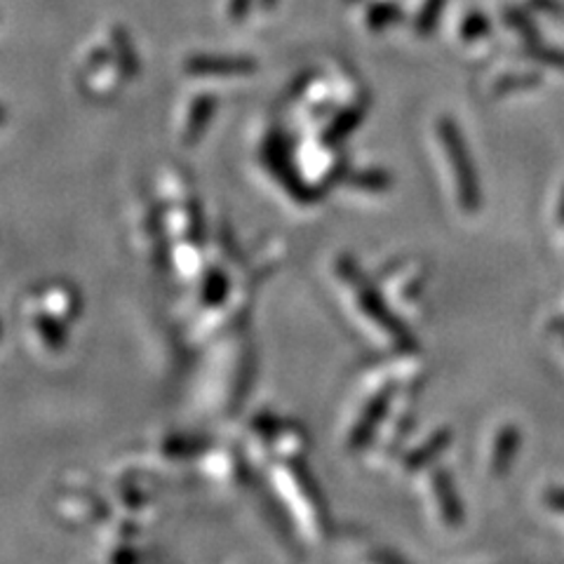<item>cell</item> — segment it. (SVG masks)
I'll return each mask as SVG.
<instances>
[{"label": "cell", "mask_w": 564, "mask_h": 564, "mask_svg": "<svg viewBox=\"0 0 564 564\" xmlns=\"http://www.w3.org/2000/svg\"><path fill=\"white\" fill-rule=\"evenodd\" d=\"M440 137H443L445 151L449 155V161L456 172V184H458V200H462L464 209L475 212L480 207V184H478V174H475L470 155L464 147V139L458 134L454 122H443L440 128Z\"/></svg>", "instance_id": "cell-1"}, {"label": "cell", "mask_w": 564, "mask_h": 564, "mask_svg": "<svg viewBox=\"0 0 564 564\" xmlns=\"http://www.w3.org/2000/svg\"><path fill=\"white\" fill-rule=\"evenodd\" d=\"M518 447H520V433H518V429L516 426L501 429L497 443H494V454H491V462H489L491 475H497V478H501V475L508 473L510 464H513V458L518 454Z\"/></svg>", "instance_id": "cell-2"}, {"label": "cell", "mask_w": 564, "mask_h": 564, "mask_svg": "<svg viewBox=\"0 0 564 564\" xmlns=\"http://www.w3.org/2000/svg\"><path fill=\"white\" fill-rule=\"evenodd\" d=\"M435 485H437V497H440V506H443L445 520L449 524H458V522H462L464 513H462V501H458V497H456L452 480L447 478L445 473H437Z\"/></svg>", "instance_id": "cell-3"}, {"label": "cell", "mask_w": 564, "mask_h": 564, "mask_svg": "<svg viewBox=\"0 0 564 564\" xmlns=\"http://www.w3.org/2000/svg\"><path fill=\"white\" fill-rule=\"evenodd\" d=\"M545 503H549L553 510H560V513H564V489L545 491Z\"/></svg>", "instance_id": "cell-4"}, {"label": "cell", "mask_w": 564, "mask_h": 564, "mask_svg": "<svg viewBox=\"0 0 564 564\" xmlns=\"http://www.w3.org/2000/svg\"><path fill=\"white\" fill-rule=\"evenodd\" d=\"M553 332H555L557 337L564 341V321H557V323H553Z\"/></svg>", "instance_id": "cell-5"}, {"label": "cell", "mask_w": 564, "mask_h": 564, "mask_svg": "<svg viewBox=\"0 0 564 564\" xmlns=\"http://www.w3.org/2000/svg\"><path fill=\"white\" fill-rule=\"evenodd\" d=\"M560 207H562V217H564V193H562V203H560Z\"/></svg>", "instance_id": "cell-6"}]
</instances>
